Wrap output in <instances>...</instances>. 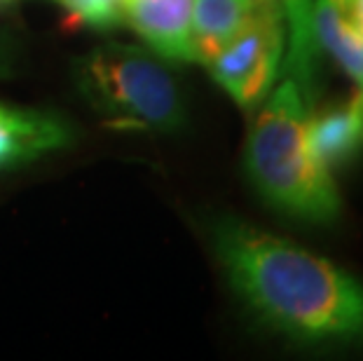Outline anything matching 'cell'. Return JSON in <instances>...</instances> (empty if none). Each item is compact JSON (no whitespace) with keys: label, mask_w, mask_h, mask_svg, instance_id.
Returning a JSON list of instances; mask_svg holds the SVG:
<instances>
[{"label":"cell","mask_w":363,"mask_h":361,"mask_svg":"<svg viewBox=\"0 0 363 361\" xmlns=\"http://www.w3.org/2000/svg\"><path fill=\"white\" fill-rule=\"evenodd\" d=\"M310 136L328 167L347 165L363 148V91L310 118Z\"/></svg>","instance_id":"cell-9"},{"label":"cell","mask_w":363,"mask_h":361,"mask_svg":"<svg viewBox=\"0 0 363 361\" xmlns=\"http://www.w3.org/2000/svg\"><path fill=\"white\" fill-rule=\"evenodd\" d=\"M82 101L111 127L172 134L188 120L176 75L155 52L106 43L73 61Z\"/></svg>","instance_id":"cell-3"},{"label":"cell","mask_w":363,"mask_h":361,"mask_svg":"<svg viewBox=\"0 0 363 361\" xmlns=\"http://www.w3.org/2000/svg\"><path fill=\"white\" fill-rule=\"evenodd\" d=\"M195 0H125V21L164 61H195L192 43Z\"/></svg>","instance_id":"cell-6"},{"label":"cell","mask_w":363,"mask_h":361,"mask_svg":"<svg viewBox=\"0 0 363 361\" xmlns=\"http://www.w3.org/2000/svg\"><path fill=\"white\" fill-rule=\"evenodd\" d=\"M14 71V48L3 30H0V80H5L7 75Z\"/></svg>","instance_id":"cell-12"},{"label":"cell","mask_w":363,"mask_h":361,"mask_svg":"<svg viewBox=\"0 0 363 361\" xmlns=\"http://www.w3.org/2000/svg\"><path fill=\"white\" fill-rule=\"evenodd\" d=\"M286 21V57L284 71L303 94L305 104L314 109L321 89V55L314 35L316 0H274Z\"/></svg>","instance_id":"cell-7"},{"label":"cell","mask_w":363,"mask_h":361,"mask_svg":"<svg viewBox=\"0 0 363 361\" xmlns=\"http://www.w3.org/2000/svg\"><path fill=\"white\" fill-rule=\"evenodd\" d=\"M75 24L108 30L125 24V0H59Z\"/></svg>","instance_id":"cell-11"},{"label":"cell","mask_w":363,"mask_h":361,"mask_svg":"<svg viewBox=\"0 0 363 361\" xmlns=\"http://www.w3.org/2000/svg\"><path fill=\"white\" fill-rule=\"evenodd\" d=\"M211 247L235 296L298 345L363 343V284L330 260L267 230L223 216Z\"/></svg>","instance_id":"cell-1"},{"label":"cell","mask_w":363,"mask_h":361,"mask_svg":"<svg viewBox=\"0 0 363 361\" xmlns=\"http://www.w3.org/2000/svg\"><path fill=\"white\" fill-rule=\"evenodd\" d=\"M246 139V174L274 211L310 226H333L340 193L310 136L312 109L286 78L258 106Z\"/></svg>","instance_id":"cell-2"},{"label":"cell","mask_w":363,"mask_h":361,"mask_svg":"<svg viewBox=\"0 0 363 361\" xmlns=\"http://www.w3.org/2000/svg\"><path fill=\"white\" fill-rule=\"evenodd\" d=\"M7 3H12V0H0V7H5Z\"/></svg>","instance_id":"cell-14"},{"label":"cell","mask_w":363,"mask_h":361,"mask_svg":"<svg viewBox=\"0 0 363 361\" xmlns=\"http://www.w3.org/2000/svg\"><path fill=\"white\" fill-rule=\"evenodd\" d=\"M286 57V21L277 3H269L256 19L220 50L206 71L246 113L265 101L279 78Z\"/></svg>","instance_id":"cell-4"},{"label":"cell","mask_w":363,"mask_h":361,"mask_svg":"<svg viewBox=\"0 0 363 361\" xmlns=\"http://www.w3.org/2000/svg\"><path fill=\"white\" fill-rule=\"evenodd\" d=\"M71 141L73 129L57 113L0 101V174L33 165Z\"/></svg>","instance_id":"cell-5"},{"label":"cell","mask_w":363,"mask_h":361,"mask_svg":"<svg viewBox=\"0 0 363 361\" xmlns=\"http://www.w3.org/2000/svg\"><path fill=\"white\" fill-rule=\"evenodd\" d=\"M274 0H195L192 43L197 64L211 61Z\"/></svg>","instance_id":"cell-8"},{"label":"cell","mask_w":363,"mask_h":361,"mask_svg":"<svg viewBox=\"0 0 363 361\" xmlns=\"http://www.w3.org/2000/svg\"><path fill=\"white\" fill-rule=\"evenodd\" d=\"M337 5L347 17V21L363 33V0H337Z\"/></svg>","instance_id":"cell-13"},{"label":"cell","mask_w":363,"mask_h":361,"mask_svg":"<svg viewBox=\"0 0 363 361\" xmlns=\"http://www.w3.org/2000/svg\"><path fill=\"white\" fill-rule=\"evenodd\" d=\"M314 35L323 55L333 57L363 91V33L347 21L337 0H316Z\"/></svg>","instance_id":"cell-10"}]
</instances>
